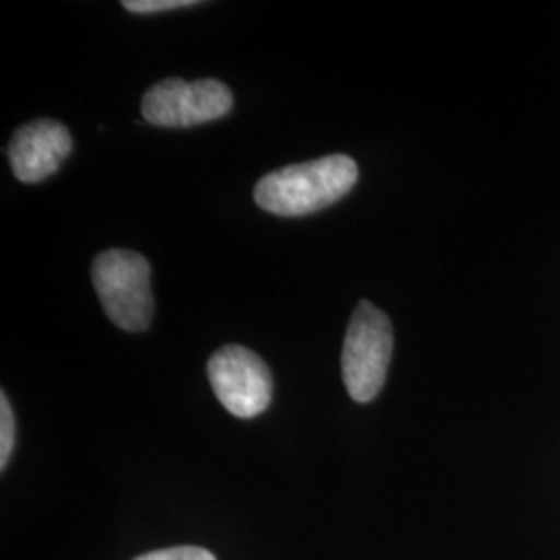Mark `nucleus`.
Here are the masks:
<instances>
[{
	"instance_id": "8",
	"label": "nucleus",
	"mask_w": 560,
	"mask_h": 560,
	"mask_svg": "<svg viewBox=\"0 0 560 560\" xmlns=\"http://www.w3.org/2000/svg\"><path fill=\"white\" fill-rule=\"evenodd\" d=\"M133 560H217L212 552L198 546H177V548H164V550H154L148 555H141Z\"/></svg>"
},
{
	"instance_id": "4",
	"label": "nucleus",
	"mask_w": 560,
	"mask_h": 560,
	"mask_svg": "<svg viewBox=\"0 0 560 560\" xmlns=\"http://www.w3.org/2000/svg\"><path fill=\"white\" fill-rule=\"evenodd\" d=\"M233 108V92L219 80L179 78L152 85L141 98L143 119L156 127L187 129L222 119Z\"/></svg>"
},
{
	"instance_id": "5",
	"label": "nucleus",
	"mask_w": 560,
	"mask_h": 560,
	"mask_svg": "<svg viewBox=\"0 0 560 560\" xmlns=\"http://www.w3.org/2000/svg\"><path fill=\"white\" fill-rule=\"evenodd\" d=\"M208 381L222 407L241 420L260 416L272 400L268 365L241 345H226L210 358Z\"/></svg>"
},
{
	"instance_id": "2",
	"label": "nucleus",
	"mask_w": 560,
	"mask_h": 560,
	"mask_svg": "<svg viewBox=\"0 0 560 560\" xmlns=\"http://www.w3.org/2000/svg\"><path fill=\"white\" fill-rule=\"evenodd\" d=\"M150 261L138 252L108 249L92 264V280L104 314L127 332L145 330L154 316Z\"/></svg>"
},
{
	"instance_id": "1",
	"label": "nucleus",
	"mask_w": 560,
	"mask_h": 560,
	"mask_svg": "<svg viewBox=\"0 0 560 560\" xmlns=\"http://www.w3.org/2000/svg\"><path fill=\"white\" fill-rule=\"evenodd\" d=\"M360 179V168L347 154L291 164L264 175L254 200L277 217H305L342 200Z\"/></svg>"
},
{
	"instance_id": "9",
	"label": "nucleus",
	"mask_w": 560,
	"mask_h": 560,
	"mask_svg": "<svg viewBox=\"0 0 560 560\" xmlns=\"http://www.w3.org/2000/svg\"><path fill=\"white\" fill-rule=\"evenodd\" d=\"M198 4L196 0H125L122 7L129 13H140V15H148V13H164V11H177V9H185V7H194Z\"/></svg>"
},
{
	"instance_id": "6",
	"label": "nucleus",
	"mask_w": 560,
	"mask_h": 560,
	"mask_svg": "<svg viewBox=\"0 0 560 560\" xmlns=\"http://www.w3.org/2000/svg\"><path fill=\"white\" fill-rule=\"evenodd\" d=\"M71 150L69 129L59 120L40 119L21 125L9 141L7 156L21 183H40L59 171Z\"/></svg>"
},
{
	"instance_id": "3",
	"label": "nucleus",
	"mask_w": 560,
	"mask_h": 560,
	"mask_svg": "<svg viewBox=\"0 0 560 560\" xmlns=\"http://www.w3.org/2000/svg\"><path fill=\"white\" fill-rule=\"evenodd\" d=\"M395 349L393 324L370 301L355 307L342 345V381L355 402L381 395Z\"/></svg>"
},
{
	"instance_id": "7",
	"label": "nucleus",
	"mask_w": 560,
	"mask_h": 560,
	"mask_svg": "<svg viewBox=\"0 0 560 560\" xmlns=\"http://www.w3.org/2000/svg\"><path fill=\"white\" fill-rule=\"evenodd\" d=\"M15 446V416L7 395H0V467L4 469Z\"/></svg>"
}]
</instances>
